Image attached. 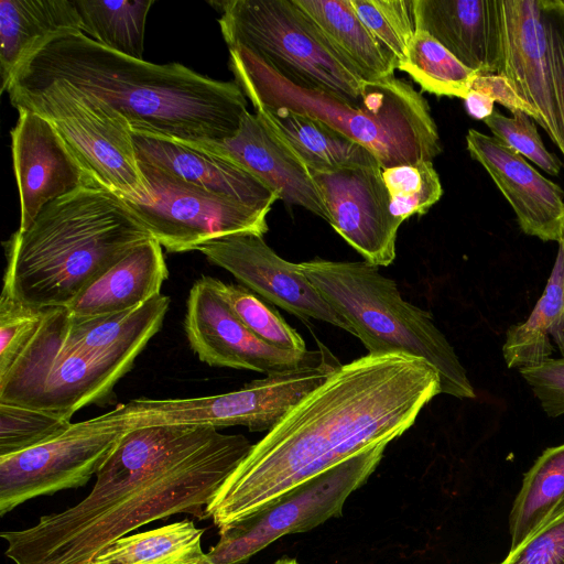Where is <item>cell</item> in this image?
<instances>
[{"label":"cell","instance_id":"obj_1","mask_svg":"<svg viewBox=\"0 0 564 564\" xmlns=\"http://www.w3.org/2000/svg\"><path fill=\"white\" fill-rule=\"evenodd\" d=\"M442 393L436 369L405 354L339 365L256 444L207 513L220 530L371 446L401 436Z\"/></svg>","mask_w":564,"mask_h":564},{"label":"cell","instance_id":"obj_2","mask_svg":"<svg viewBox=\"0 0 564 564\" xmlns=\"http://www.w3.org/2000/svg\"><path fill=\"white\" fill-rule=\"evenodd\" d=\"M253 444L209 425L126 430L86 498L32 527L2 531L14 564H91L111 542L174 514L207 509Z\"/></svg>","mask_w":564,"mask_h":564},{"label":"cell","instance_id":"obj_3","mask_svg":"<svg viewBox=\"0 0 564 564\" xmlns=\"http://www.w3.org/2000/svg\"><path fill=\"white\" fill-rule=\"evenodd\" d=\"M52 80L101 99L128 120L133 133L148 137L224 140L238 131L248 111L235 80L213 79L176 62L132 58L82 32L52 39L18 68L10 84Z\"/></svg>","mask_w":564,"mask_h":564},{"label":"cell","instance_id":"obj_4","mask_svg":"<svg viewBox=\"0 0 564 564\" xmlns=\"http://www.w3.org/2000/svg\"><path fill=\"white\" fill-rule=\"evenodd\" d=\"M151 238L123 198L89 178L3 243V288L33 307H66L100 272Z\"/></svg>","mask_w":564,"mask_h":564},{"label":"cell","instance_id":"obj_5","mask_svg":"<svg viewBox=\"0 0 564 564\" xmlns=\"http://www.w3.org/2000/svg\"><path fill=\"white\" fill-rule=\"evenodd\" d=\"M229 67L252 106L315 118L367 148L382 170L432 161L442 151L427 101L394 75L367 80L361 102L352 104L293 84L245 47L229 50Z\"/></svg>","mask_w":564,"mask_h":564},{"label":"cell","instance_id":"obj_6","mask_svg":"<svg viewBox=\"0 0 564 564\" xmlns=\"http://www.w3.org/2000/svg\"><path fill=\"white\" fill-rule=\"evenodd\" d=\"M370 355L422 358L440 375L442 393L476 398L467 371L430 312L405 301L397 283L368 261L314 259L300 263Z\"/></svg>","mask_w":564,"mask_h":564},{"label":"cell","instance_id":"obj_7","mask_svg":"<svg viewBox=\"0 0 564 564\" xmlns=\"http://www.w3.org/2000/svg\"><path fill=\"white\" fill-rule=\"evenodd\" d=\"M228 48L245 47L293 84L360 104L365 80L294 0L208 1Z\"/></svg>","mask_w":564,"mask_h":564},{"label":"cell","instance_id":"obj_8","mask_svg":"<svg viewBox=\"0 0 564 564\" xmlns=\"http://www.w3.org/2000/svg\"><path fill=\"white\" fill-rule=\"evenodd\" d=\"M11 105L47 119L98 185L132 202L151 199L128 120L101 99L63 80L12 83Z\"/></svg>","mask_w":564,"mask_h":564},{"label":"cell","instance_id":"obj_9","mask_svg":"<svg viewBox=\"0 0 564 564\" xmlns=\"http://www.w3.org/2000/svg\"><path fill=\"white\" fill-rule=\"evenodd\" d=\"M339 366L332 356L318 365L272 372L241 389L186 399H133L89 422L130 430L154 425H242L251 432L272 430L305 395Z\"/></svg>","mask_w":564,"mask_h":564},{"label":"cell","instance_id":"obj_10","mask_svg":"<svg viewBox=\"0 0 564 564\" xmlns=\"http://www.w3.org/2000/svg\"><path fill=\"white\" fill-rule=\"evenodd\" d=\"M139 354L68 350L40 325L11 369L0 377V402L70 420L82 408L107 400Z\"/></svg>","mask_w":564,"mask_h":564},{"label":"cell","instance_id":"obj_11","mask_svg":"<svg viewBox=\"0 0 564 564\" xmlns=\"http://www.w3.org/2000/svg\"><path fill=\"white\" fill-rule=\"evenodd\" d=\"M366 448L302 482L252 516L219 530L207 553L213 564H242L279 538L308 531L341 514L349 495L361 487L379 465L386 446Z\"/></svg>","mask_w":564,"mask_h":564},{"label":"cell","instance_id":"obj_12","mask_svg":"<svg viewBox=\"0 0 564 564\" xmlns=\"http://www.w3.org/2000/svg\"><path fill=\"white\" fill-rule=\"evenodd\" d=\"M140 162V161H139ZM151 199H124L152 237L169 252H186L226 236H263L272 206H253L207 191L152 164L140 162Z\"/></svg>","mask_w":564,"mask_h":564},{"label":"cell","instance_id":"obj_13","mask_svg":"<svg viewBox=\"0 0 564 564\" xmlns=\"http://www.w3.org/2000/svg\"><path fill=\"white\" fill-rule=\"evenodd\" d=\"M124 432L83 421L52 441L0 456V516L30 499L85 486Z\"/></svg>","mask_w":564,"mask_h":564},{"label":"cell","instance_id":"obj_14","mask_svg":"<svg viewBox=\"0 0 564 564\" xmlns=\"http://www.w3.org/2000/svg\"><path fill=\"white\" fill-rule=\"evenodd\" d=\"M184 330L198 359L212 367L269 375L318 365L332 357L325 347L299 352L267 344L235 315L213 285L212 276L206 275L189 290Z\"/></svg>","mask_w":564,"mask_h":564},{"label":"cell","instance_id":"obj_15","mask_svg":"<svg viewBox=\"0 0 564 564\" xmlns=\"http://www.w3.org/2000/svg\"><path fill=\"white\" fill-rule=\"evenodd\" d=\"M196 250L265 301L302 319L314 318L352 334L349 324L322 296L300 263L281 258L267 245L263 236H226Z\"/></svg>","mask_w":564,"mask_h":564},{"label":"cell","instance_id":"obj_16","mask_svg":"<svg viewBox=\"0 0 564 564\" xmlns=\"http://www.w3.org/2000/svg\"><path fill=\"white\" fill-rule=\"evenodd\" d=\"M328 214L327 223L364 259L386 267L395 258L402 223L390 212L380 166L311 172Z\"/></svg>","mask_w":564,"mask_h":564},{"label":"cell","instance_id":"obj_17","mask_svg":"<svg viewBox=\"0 0 564 564\" xmlns=\"http://www.w3.org/2000/svg\"><path fill=\"white\" fill-rule=\"evenodd\" d=\"M501 62L499 74L536 112L538 123L564 155L551 66L547 15L541 0H499Z\"/></svg>","mask_w":564,"mask_h":564},{"label":"cell","instance_id":"obj_18","mask_svg":"<svg viewBox=\"0 0 564 564\" xmlns=\"http://www.w3.org/2000/svg\"><path fill=\"white\" fill-rule=\"evenodd\" d=\"M11 130L13 172L20 197V225L26 230L50 202L85 184V173L52 123L20 109Z\"/></svg>","mask_w":564,"mask_h":564},{"label":"cell","instance_id":"obj_19","mask_svg":"<svg viewBox=\"0 0 564 564\" xmlns=\"http://www.w3.org/2000/svg\"><path fill=\"white\" fill-rule=\"evenodd\" d=\"M467 150L512 207L520 229L542 241L564 236V193L525 159L495 137L469 129Z\"/></svg>","mask_w":564,"mask_h":564},{"label":"cell","instance_id":"obj_20","mask_svg":"<svg viewBox=\"0 0 564 564\" xmlns=\"http://www.w3.org/2000/svg\"><path fill=\"white\" fill-rule=\"evenodd\" d=\"M173 141L238 165L270 187L279 199L328 220L311 171L249 110L243 115L238 131L230 138L219 141Z\"/></svg>","mask_w":564,"mask_h":564},{"label":"cell","instance_id":"obj_21","mask_svg":"<svg viewBox=\"0 0 564 564\" xmlns=\"http://www.w3.org/2000/svg\"><path fill=\"white\" fill-rule=\"evenodd\" d=\"M416 30L430 34L480 75L499 74V0H413Z\"/></svg>","mask_w":564,"mask_h":564},{"label":"cell","instance_id":"obj_22","mask_svg":"<svg viewBox=\"0 0 564 564\" xmlns=\"http://www.w3.org/2000/svg\"><path fill=\"white\" fill-rule=\"evenodd\" d=\"M169 306L170 297L160 294L134 310L90 318L73 317L66 307H48L41 326L68 350L141 352L161 329Z\"/></svg>","mask_w":564,"mask_h":564},{"label":"cell","instance_id":"obj_23","mask_svg":"<svg viewBox=\"0 0 564 564\" xmlns=\"http://www.w3.org/2000/svg\"><path fill=\"white\" fill-rule=\"evenodd\" d=\"M167 276L162 246L151 238L100 272L66 308L76 318L131 311L160 295Z\"/></svg>","mask_w":564,"mask_h":564},{"label":"cell","instance_id":"obj_24","mask_svg":"<svg viewBox=\"0 0 564 564\" xmlns=\"http://www.w3.org/2000/svg\"><path fill=\"white\" fill-rule=\"evenodd\" d=\"M140 162L152 164L207 191L253 206H272L279 196L256 176L221 158L176 141L133 133Z\"/></svg>","mask_w":564,"mask_h":564},{"label":"cell","instance_id":"obj_25","mask_svg":"<svg viewBox=\"0 0 564 564\" xmlns=\"http://www.w3.org/2000/svg\"><path fill=\"white\" fill-rule=\"evenodd\" d=\"M70 32H82L74 0H1V93L28 58L52 39Z\"/></svg>","mask_w":564,"mask_h":564},{"label":"cell","instance_id":"obj_26","mask_svg":"<svg viewBox=\"0 0 564 564\" xmlns=\"http://www.w3.org/2000/svg\"><path fill=\"white\" fill-rule=\"evenodd\" d=\"M253 108L260 121L311 172L380 166L367 148L315 118L282 107Z\"/></svg>","mask_w":564,"mask_h":564},{"label":"cell","instance_id":"obj_27","mask_svg":"<svg viewBox=\"0 0 564 564\" xmlns=\"http://www.w3.org/2000/svg\"><path fill=\"white\" fill-rule=\"evenodd\" d=\"M329 45L368 82L394 75L392 56L369 32L349 0H294Z\"/></svg>","mask_w":564,"mask_h":564},{"label":"cell","instance_id":"obj_28","mask_svg":"<svg viewBox=\"0 0 564 564\" xmlns=\"http://www.w3.org/2000/svg\"><path fill=\"white\" fill-rule=\"evenodd\" d=\"M564 356V242L557 254L545 288L529 317L509 327L502 355L509 369L539 365L551 358L554 345Z\"/></svg>","mask_w":564,"mask_h":564},{"label":"cell","instance_id":"obj_29","mask_svg":"<svg viewBox=\"0 0 564 564\" xmlns=\"http://www.w3.org/2000/svg\"><path fill=\"white\" fill-rule=\"evenodd\" d=\"M204 529L184 519L111 542L91 564H213L203 551Z\"/></svg>","mask_w":564,"mask_h":564},{"label":"cell","instance_id":"obj_30","mask_svg":"<svg viewBox=\"0 0 564 564\" xmlns=\"http://www.w3.org/2000/svg\"><path fill=\"white\" fill-rule=\"evenodd\" d=\"M564 508V443L547 447L523 475L509 514L510 549Z\"/></svg>","mask_w":564,"mask_h":564},{"label":"cell","instance_id":"obj_31","mask_svg":"<svg viewBox=\"0 0 564 564\" xmlns=\"http://www.w3.org/2000/svg\"><path fill=\"white\" fill-rule=\"evenodd\" d=\"M82 33L100 45L143 59L147 17L153 0H74Z\"/></svg>","mask_w":564,"mask_h":564},{"label":"cell","instance_id":"obj_32","mask_svg":"<svg viewBox=\"0 0 564 564\" xmlns=\"http://www.w3.org/2000/svg\"><path fill=\"white\" fill-rule=\"evenodd\" d=\"M398 69L406 73L424 91L462 99L466 98L478 75L421 30L415 31L406 57Z\"/></svg>","mask_w":564,"mask_h":564},{"label":"cell","instance_id":"obj_33","mask_svg":"<svg viewBox=\"0 0 564 564\" xmlns=\"http://www.w3.org/2000/svg\"><path fill=\"white\" fill-rule=\"evenodd\" d=\"M212 282L235 315L260 339L282 350H308L301 335L252 291L215 278Z\"/></svg>","mask_w":564,"mask_h":564},{"label":"cell","instance_id":"obj_34","mask_svg":"<svg viewBox=\"0 0 564 564\" xmlns=\"http://www.w3.org/2000/svg\"><path fill=\"white\" fill-rule=\"evenodd\" d=\"M390 212L400 223L424 215L440 200L443 187L432 161L399 164L382 170Z\"/></svg>","mask_w":564,"mask_h":564},{"label":"cell","instance_id":"obj_35","mask_svg":"<svg viewBox=\"0 0 564 564\" xmlns=\"http://www.w3.org/2000/svg\"><path fill=\"white\" fill-rule=\"evenodd\" d=\"M369 32L398 66L416 31L413 0H349Z\"/></svg>","mask_w":564,"mask_h":564},{"label":"cell","instance_id":"obj_36","mask_svg":"<svg viewBox=\"0 0 564 564\" xmlns=\"http://www.w3.org/2000/svg\"><path fill=\"white\" fill-rule=\"evenodd\" d=\"M70 425L69 419L47 411L0 402V456L52 441Z\"/></svg>","mask_w":564,"mask_h":564},{"label":"cell","instance_id":"obj_37","mask_svg":"<svg viewBox=\"0 0 564 564\" xmlns=\"http://www.w3.org/2000/svg\"><path fill=\"white\" fill-rule=\"evenodd\" d=\"M48 307L24 304L2 288L0 299V377L13 366L37 332Z\"/></svg>","mask_w":564,"mask_h":564},{"label":"cell","instance_id":"obj_38","mask_svg":"<svg viewBox=\"0 0 564 564\" xmlns=\"http://www.w3.org/2000/svg\"><path fill=\"white\" fill-rule=\"evenodd\" d=\"M494 137L513 149L520 155L551 175H557L561 162L556 155L546 150L536 130L533 119L522 111L507 117L498 111L484 120Z\"/></svg>","mask_w":564,"mask_h":564},{"label":"cell","instance_id":"obj_39","mask_svg":"<svg viewBox=\"0 0 564 564\" xmlns=\"http://www.w3.org/2000/svg\"><path fill=\"white\" fill-rule=\"evenodd\" d=\"M498 564H564V508L510 549Z\"/></svg>","mask_w":564,"mask_h":564},{"label":"cell","instance_id":"obj_40","mask_svg":"<svg viewBox=\"0 0 564 564\" xmlns=\"http://www.w3.org/2000/svg\"><path fill=\"white\" fill-rule=\"evenodd\" d=\"M549 417L564 415V356L519 369Z\"/></svg>","mask_w":564,"mask_h":564},{"label":"cell","instance_id":"obj_41","mask_svg":"<svg viewBox=\"0 0 564 564\" xmlns=\"http://www.w3.org/2000/svg\"><path fill=\"white\" fill-rule=\"evenodd\" d=\"M470 90L487 95L494 101L508 108L512 113L522 111L536 122L539 121L533 108L520 97L507 77L501 74H478L471 84Z\"/></svg>","mask_w":564,"mask_h":564},{"label":"cell","instance_id":"obj_42","mask_svg":"<svg viewBox=\"0 0 564 564\" xmlns=\"http://www.w3.org/2000/svg\"><path fill=\"white\" fill-rule=\"evenodd\" d=\"M547 40L556 105L564 142V30L547 18ZM564 156V155H563Z\"/></svg>","mask_w":564,"mask_h":564},{"label":"cell","instance_id":"obj_43","mask_svg":"<svg viewBox=\"0 0 564 564\" xmlns=\"http://www.w3.org/2000/svg\"><path fill=\"white\" fill-rule=\"evenodd\" d=\"M464 102L466 111L475 119L485 120L495 111V101L479 91L469 90Z\"/></svg>","mask_w":564,"mask_h":564},{"label":"cell","instance_id":"obj_44","mask_svg":"<svg viewBox=\"0 0 564 564\" xmlns=\"http://www.w3.org/2000/svg\"><path fill=\"white\" fill-rule=\"evenodd\" d=\"M546 13H553L564 19V0H541Z\"/></svg>","mask_w":564,"mask_h":564},{"label":"cell","instance_id":"obj_45","mask_svg":"<svg viewBox=\"0 0 564 564\" xmlns=\"http://www.w3.org/2000/svg\"><path fill=\"white\" fill-rule=\"evenodd\" d=\"M274 564H299V563H297V561L292 560V558H282V560L275 562Z\"/></svg>","mask_w":564,"mask_h":564},{"label":"cell","instance_id":"obj_46","mask_svg":"<svg viewBox=\"0 0 564 564\" xmlns=\"http://www.w3.org/2000/svg\"><path fill=\"white\" fill-rule=\"evenodd\" d=\"M562 241L564 242V236H563V238H562Z\"/></svg>","mask_w":564,"mask_h":564}]
</instances>
